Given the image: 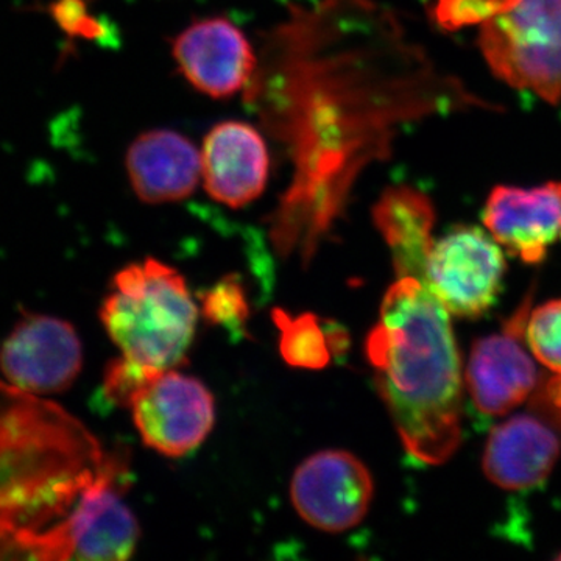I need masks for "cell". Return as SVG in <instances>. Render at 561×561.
Instances as JSON below:
<instances>
[{
  "label": "cell",
  "instance_id": "cell-1",
  "mask_svg": "<svg viewBox=\"0 0 561 561\" xmlns=\"http://www.w3.org/2000/svg\"><path fill=\"white\" fill-rule=\"evenodd\" d=\"M245 99L294 162L271 238L279 256L297 254L305 264L341 217L354 181L389 157L402 127L497 110L443 72L375 0L297 7L265 41Z\"/></svg>",
  "mask_w": 561,
  "mask_h": 561
},
{
  "label": "cell",
  "instance_id": "cell-2",
  "mask_svg": "<svg viewBox=\"0 0 561 561\" xmlns=\"http://www.w3.org/2000/svg\"><path fill=\"white\" fill-rule=\"evenodd\" d=\"M451 313L424 278L400 273L387 290L365 353L405 451L443 463L461 440V359Z\"/></svg>",
  "mask_w": 561,
  "mask_h": 561
},
{
  "label": "cell",
  "instance_id": "cell-3",
  "mask_svg": "<svg viewBox=\"0 0 561 561\" xmlns=\"http://www.w3.org/2000/svg\"><path fill=\"white\" fill-rule=\"evenodd\" d=\"M105 460L101 443L55 402L0 382V559L57 523Z\"/></svg>",
  "mask_w": 561,
  "mask_h": 561
},
{
  "label": "cell",
  "instance_id": "cell-4",
  "mask_svg": "<svg viewBox=\"0 0 561 561\" xmlns=\"http://www.w3.org/2000/svg\"><path fill=\"white\" fill-rule=\"evenodd\" d=\"M432 16L448 32L474 27L497 79L541 101H561V0H435Z\"/></svg>",
  "mask_w": 561,
  "mask_h": 561
},
{
  "label": "cell",
  "instance_id": "cell-5",
  "mask_svg": "<svg viewBox=\"0 0 561 561\" xmlns=\"http://www.w3.org/2000/svg\"><path fill=\"white\" fill-rule=\"evenodd\" d=\"M101 320L122 357L153 370H171L191 348L198 308L183 276L149 257L114 276Z\"/></svg>",
  "mask_w": 561,
  "mask_h": 561
},
{
  "label": "cell",
  "instance_id": "cell-6",
  "mask_svg": "<svg viewBox=\"0 0 561 561\" xmlns=\"http://www.w3.org/2000/svg\"><path fill=\"white\" fill-rule=\"evenodd\" d=\"M124 460L105 456L76 504L57 523L22 535L11 557L41 561H124L139 541V524L122 497Z\"/></svg>",
  "mask_w": 561,
  "mask_h": 561
},
{
  "label": "cell",
  "instance_id": "cell-7",
  "mask_svg": "<svg viewBox=\"0 0 561 561\" xmlns=\"http://www.w3.org/2000/svg\"><path fill=\"white\" fill-rule=\"evenodd\" d=\"M127 408L146 446L168 457L195 451L216 421L214 397L205 383L175 368L154 373Z\"/></svg>",
  "mask_w": 561,
  "mask_h": 561
},
{
  "label": "cell",
  "instance_id": "cell-8",
  "mask_svg": "<svg viewBox=\"0 0 561 561\" xmlns=\"http://www.w3.org/2000/svg\"><path fill=\"white\" fill-rule=\"evenodd\" d=\"M500 243L476 227H457L432 243L424 278L449 313L478 319L496 301L504 279Z\"/></svg>",
  "mask_w": 561,
  "mask_h": 561
},
{
  "label": "cell",
  "instance_id": "cell-9",
  "mask_svg": "<svg viewBox=\"0 0 561 561\" xmlns=\"http://www.w3.org/2000/svg\"><path fill=\"white\" fill-rule=\"evenodd\" d=\"M531 295L522 302L501 332L472 345L465 381L483 415L504 416L530 400L545 378L527 345L526 327Z\"/></svg>",
  "mask_w": 561,
  "mask_h": 561
},
{
  "label": "cell",
  "instance_id": "cell-10",
  "mask_svg": "<svg viewBox=\"0 0 561 561\" xmlns=\"http://www.w3.org/2000/svg\"><path fill=\"white\" fill-rule=\"evenodd\" d=\"M371 472L354 454L328 449L302 461L290 482L295 511L309 526L339 534L353 529L370 511Z\"/></svg>",
  "mask_w": 561,
  "mask_h": 561
},
{
  "label": "cell",
  "instance_id": "cell-11",
  "mask_svg": "<svg viewBox=\"0 0 561 561\" xmlns=\"http://www.w3.org/2000/svg\"><path fill=\"white\" fill-rule=\"evenodd\" d=\"M83 348L68 321L27 313L0 348L7 382L32 394L61 393L80 375Z\"/></svg>",
  "mask_w": 561,
  "mask_h": 561
},
{
  "label": "cell",
  "instance_id": "cell-12",
  "mask_svg": "<svg viewBox=\"0 0 561 561\" xmlns=\"http://www.w3.org/2000/svg\"><path fill=\"white\" fill-rule=\"evenodd\" d=\"M172 55L187 83L213 99L245 91L257 68V55L245 33L221 16L184 28L173 39Z\"/></svg>",
  "mask_w": 561,
  "mask_h": 561
},
{
  "label": "cell",
  "instance_id": "cell-13",
  "mask_svg": "<svg viewBox=\"0 0 561 561\" xmlns=\"http://www.w3.org/2000/svg\"><path fill=\"white\" fill-rule=\"evenodd\" d=\"M483 225L513 256L527 264H540L549 249L561 242L560 181L531 190L494 187L483 209Z\"/></svg>",
  "mask_w": 561,
  "mask_h": 561
},
{
  "label": "cell",
  "instance_id": "cell-14",
  "mask_svg": "<svg viewBox=\"0 0 561 561\" xmlns=\"http://www.w3.org/2000/svg\"><path fill=\"white\" fill-rule=\"evenodd\" d=\"M202 180L209 197L243 208L267 186L271 154L260 130L241 121L210 128L201 151Z\"/></svg>",
  "mask_w": 561,
  "mask_h": 561
},
{
  "label": "cell",
  "instance_id": "cell-15",
  "mask_svg": "<svg viewBox=\"0 0 561 561\" xmlns=\"http://www.w3.org/2000/svg\"><path fill=\"white\" fill-rule=\"evenodd\" d=\"M561 435L527 409L491 431L483 453V471L505 490L540 485L560 459Z\"/></svg>",
  "mask_w": 561,
  "mask_h": 561
},
{
  "label": "cell",
  "instance_id": "cell-16",
  "mask_svg": "<svg viewBox=\"0 0 561 561\" xmlns=\"http://www.w3.org/2000/svg\"><path fill=\"white\" fill-rule=\"evenodd\" d=\"M128 180L139 201L150 205L190 197L202 179V157L186 136L172 130L142 133L128 147Z\"/></svg>",
  "mask_w": 561,
  "mask_h": 561
},
{
  "label": "cell",
  "instance_id": "cell-17",
  "mask_svg": "<svg viewBox=\"0 0 561 561\" xmlns=\"http://www.w3.org/2000/svg\"><path fill=\"white\" fill-rule=\"evenodd\" d=\"M373 217L397 273L426 268L434 243L435 210L423 192L411 186L389 187L376 203Z\"/></svg>",
  "mask_w": 561,
  "mask_h": 561
},
{
  "label": "cell",
  "instance_id": "cell-18",
  "mask_svg": "<svg viewBox=\"0 0 561 561\" xmlns=\"http://www.w3.org/2000/svg\"><path fill=\"white\" fill-rule=\"evenodd\" d=\"M275 320L280 330V353L287 364L309 370H319L330 364L337 343H332L334 335L324 331L316 316L305 313L291 319L278 311Z\"/></svg>",
  "mask_w": 561,
  "mask_h": 561
},
{
  "label": "cell",
  "instance_id": "cell-19",
  "mask_svg": "<svg viewBox=\"0 0 561 561\" xmlns=\"http://www.w3.org/2000/svg\"><path fill=\"white\" fill-rule=\"evenodd\" d=\"M526 339L535 359L553 375H561V300L545 302L530 312Z\"/></svg>",
  "mask_w": 561,
  "mask_h": 561
},
{
  "label": "cell",
  "instance_id": "cell-20",
  "mask_svg": "<svg viewBox=\"0 0 561 561\" xmlns=\"http://www.w3.org/2000/svg\"><path fill=\"white\" fill-rule=\"evenodd\" d=\"M158 371L161 370L144 367L121 356V359L111 362L106 368L103 390L114 404L127 408L133 394Z\"/></svg>",
  "mask_w": 561,
  "mask_h": 561
},
{
  "label": "cell",
  "instance_id": "cell-21",
  "mask_svg": "<svg viewBox=\"0 0 561 561\" xmlns=\"http://www.w3.org/2000/svg\"><path fill=\"white\" fill-rule=\"evenodd\" d=\"M249 306L243 297L241 287L234 280L227 279L210 290L205 300V313L216 323L242 324ZM234 327V324H232Z\"/></svg>",
  "mask_w": 561,
  "mask_h": 561
},
{
  "label": "cell",
  "instance_id": "cell-22",
  "mask_svg": "<svg viewBox=\"0 0 561 561\" xmlns=\"http://www.w3.org/2000/svg\"><path fill=\"white\" fill-rule=\"evenodd\" d=\"M529 409L549 424L561 435V375H553L546 379L531 394Z\"/></svg>",
  "mask_w": 561,
  "mask_h": 561
},
{
  "label": "cell",
  "instance_id": "cell-23",
  "mask_svg": "<svg viewBox=\"0 0 561 561\" xmlns=\"http://www.w3.org/2000/svg\"><path fill=\"white\" fill-rule=\"evenodd\" d=\"M559 559L561 560V556L559 557Z\"/></svg>",
  "mask_w": 561,
  "mask_h": 561
}]
</instances>
